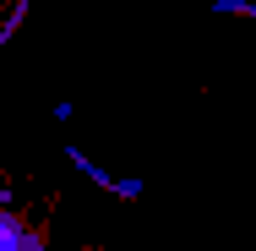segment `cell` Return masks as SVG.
Masks as SVG:
<instances>
[{
	"label": "cell",
	"mask_w": 256,
	"mask_h": 251,
	"mask_svg": "<svg viewBox=\"0 0 256 251\" xmlns=\"http://www.w3.org/2000/svg\"><path fill=\"white\" fill-rule=\"evenodd\" d=\"M66 153H71V169H82V175H88V180H93L98 191H120V180H114L109 169H98V164H93V158H88L82 148H66Z\"/></svg>",
	"instance_id": "cell-1"
},
{
	"label": "cell",
	"mask_w": 256,
	"mask_h": 251,
	"mask_svg": "<svg viewBox=\"0 0 256 251\" xmlns=\"http://www.w3.org/2000/svg\"><path fill=\"white\" fill-rule=\"evenodd\" d=\"M218 17H256V0H212Z\"/></svg>",
	"instance_id": "cell-2"
},
{
	"label": "cell",
	"mask_w": 256,
	"mask_h": 251,
	"mask_svg": "<svg viewBox=\"0 0 256 251\" xmlns=\"http://www.w3.org/2000/svg\"><path fill=\"white\" fill-rule=\"evenodd\" d=\"M114 197H126V202H136V197H142V180H136V175H126V180H120V191H114Z\"/></svg>",
	"instance_id": "cell-3"
},
{
	"label": "cell",
	"mask_w": 256,
	"mask_h": 251,
	"mask_svg": "<svg viewBox=\"0 0 256 251\" xmlns=\"http://www.w3.org/2000/svg\"><path fill=\"white\" fill-rule=\"evenodd\" d=\"M6 202H11V197H6V186H0V213H6Z\"/></svg>",
	"instance_id": "cell-4"
}]
</instances>
